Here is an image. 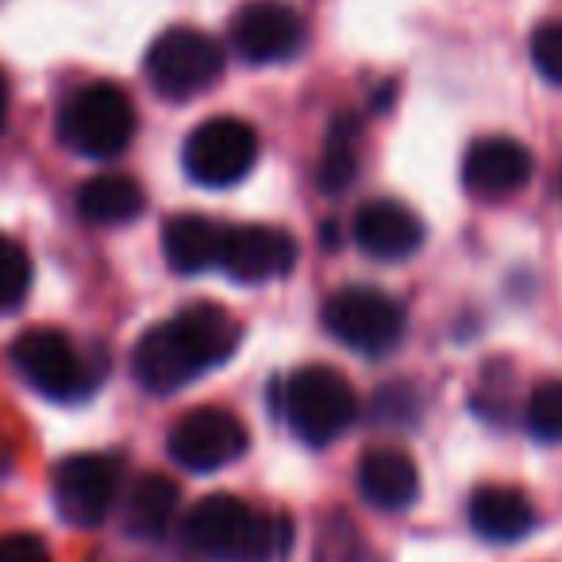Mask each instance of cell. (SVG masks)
<instances>
[{
	"label": "cell",
	"mask_w": 562,
	"mask_h": 562,
	"mask_svg": "<svg viewBox=\"0 0 562 562\" xmlns=\"http://www.w3.org/2000/svg\"><path fill=\"white\" fill-rule=\"evenodd\" d=\"M359 497L382 513H405L420 497V470L401 447H374L359 459Z\"/></svg>",
	"instance_id": "obj_15"
},
{
	"label": "cell",
	"mask_w": 562,
	"mask_h": 562,
	"mask_svg": "<svg viewBox=\"0 0 562 562\" xmlns=\"http://www.w3.org/2000/svg\"><path fill=\"white\" fill-rule=\"evenodd\" d=\"M528 431L543 443H562V382H543L531 390L524 408Z\"/></svg>",
	"instance_id": "obj_22"
},
{
	"label": "cell",
	"mask_w": 562,
	"mask_h": 562,
	"mask_svg": "<svg viewBox=\"0 0 562 562\" xmlns=\"http://www.w3.org/2000/svg\"><path fill=\"white\" fill-rule=\"evenodd\" d=\"M32 293V258L12 235L0 232V313H16Z\"/></svg>",
	"instance_id": "obj_21"
},
{
	"label": "cell",
	"mask_w": 562,
	"mask_h": 562,
	"mask_svg": "<svg viewBox=\"0 0 562 562\" xmlns=\"http://www.w3.org/2000/svg\"><path fill=\"white\" fill-rule=\"evenodd\" d=\"M135 135V104L116 81L81 86L58 112V139L86 158H120Z\"/></svg>",
	"instance_id": "obj_5"
},
{
	"label": "cell",
	"mask_w": 562,
	"mask_h": 562,
	"mask_svg": "<svg viewBox=\"0 0 562 562\" xmlns=\"http://www.w3.org/2000/svg\"><path fill=\"white\" fill-rule=\"evenodd\" d=\"M181 539L212 562H273L290 551L293 524L281 513H262L235 493H209L181 520Z\"/></svg>",
	"instance_id": "obj_2"
},
{
	"label": "cell",
	"mask_w": 562,
	"mask_h": 562,
	"mask_svg": "<svg viewBox=\"0 0 562 562\" xmlns=\"http://www.w3.org/2000/svg\"><path fill=\"white\" fill-rule=\"evenodd\" d=\"M12 367L40 397L58 405H78L101 390L109 362L101 351H81L58 328H27L12 339Z\"/></svg>",
	"instance_id": "obj_3"
},
{
	"label": "cell",
	"mask_w": 562,
	"mask_h": 562,
	"mask_svg": "<svg viewBox=\"0 0 562 562\" xmlns=\"http://www.w3.org/2000/svg\"><path fill=\"white\" fill-rule=\"evenodd\" d=\"M359 120L355 116H339L328 132V143H324V155H321V170H316V181L328 196L347 193L359 173Z\"/></svg>",
	"instance_id": "obj_20"
},
{
	"label": "cell",
	"mask_w": 562,
	"mask_h": 562,
	"mask_svg": "<svg viewBox=\"0 0 562 562\" xmlns=\"http://www.w3.org/2000/svg\"><path fill=\"white\" fill-rule=\"evenodd\" d=\"M355 243L367 250L370 258L382 262H401V258L416 255L424 243V224L408 204L378 196L367 201L355 216Z\"/></svg>",
	"instance_id": "obj_14"
},
{
	"label": "cell",
	"mask_w": 562,
	"mask_h": 562,
	"mask_svg": "<svg viewBox=\"0 0 562 562\" xmlns=\"http://www.w3.org/2000/svg\"><path fill=\"white\" fill-rule=\"evenodd\" d=\"M536 173V158L513 135H485L470 143L462 158V186L477 201H505L516 196Z\"/></svg>",
	"instance_id": "obj_12"
},
{
	"label": "cell",
	"mask_w": 562,
	"mask_h": 562,
	"mask_svg": "<svg viewBox=\"0 0 562 562\" xmlns=\"http://www.w3.org/2000/svg\"><path fill=\"white\" fill-rule=\"evenodd\" d=\"M324 328L359 355H390L405 336V308L382 290L351 285L324 301Z\"/></svg>",
	"instance_id": "obj_7"
},
{
	"label": "cell",
	"mask_w": 562,
	"mask_h": 562,
	"mask_svg": "<svg viewBox=\"0 0 562 562\" xmlns=\"http://www.w3.org/2000/svg\"><path fill=\"white\" fill-rule=\"evenodd\" d=\"M143 204H147V196L132 173H101L78 189V216L97 227L132 224L143 212Z\"/></svg>",
	"instance_id": "obj_19"
},
{
	"label": "cell",
	"mask_w": 562,
	"mask_h": 562,
	"mask_svg": "<svg viewBox=\"0 0 562 562\" xmlns=\"http://www.w3.org/2000/svg\"><path fill=\"white\" fill-rule=\"evenodd\" d=\"M232 47L247 58L250 66H278L290 63L305 47V24L301 16L281 4V0H250L232 16Z\"/></svg>",
	"instance_id": "obj_11"
},
{
	"label": "cell",
	"mask_w": 562,
	"mask_h": 562,
	"mask_svg": "<svg viewBox=\"0 0 562 562\" xmlns=\"http://www.w3.org/2000/svg\"><path fill=\"white\" fill-rule=\"evenodd\" d=\"M239 347V324L220 305H189L155 324L135 344V382L150 393H178L212 367L227 362Z\"/></svg>",
	"instance_id": "obj_1"
},
{
	"label": "cell",
	"mask_w": 562,
	"mask_h": 562,
	"mask_svg": "<svg viewBox=\"0 0 562 562\" xmlns=\"http://www.w3.org/2000/svg\"><path fill=\"white\" fill-rule=\"evenodd\" d=\"M4 124H9V78L0 74V135H4Z\"/></svg>",
	"instance_id": "obj_25"
},
{
	"label": "cell",
	"mask_w": 562,
	"mask_h": 562,
	"mask_svg": "<svg viewBox=\"0 0 562 562\" xmlns=\"http://www.w3.org/2000/svg\"><path fill=\"white\" fill-rule=\"evenodd\" d=\"M297 266V239L281 227L243 224L227 227L220 270L239 285H262V281L285 278Z\"/></svg>",
	"instance_id": "obj_13"
},
{
	"label": "cell",
	"mask_w": 562,
	"mask_h": 562,
	"mask_svg": "<svg viewBox=\"0 0 562 562\" xmlns=\"http://www.w3.org/2000/svg\"><path fill=\"white\" fill-rule=\"evenodd\" d=\"M224 239L227 227L212 216H201V212H181L162 224V255L170 270L178 273H204L220 266Z\"/></svg>",
	"instance_id": "obj_16"
},
{
	"label": "cell",
	"mask_w": 562,
	"mask_h": 562,
	"mask_svg": "<svg viewBox=\"0 0 562 562\" xmlns=\"http://www.w3.org/2000/svg\"><path fill=\"white\" fill-rule=\"evenodd\" d=\"M181 513V490L166 474H143L124 497V528L135 539H162Z\"/></svg>",
	"instance_id": "obj_18"
},
{
	"label": "cell",
	"mask_w": 562,
	"mask_h": 562,
	"mask_svg": "<svg viewBox=\"0 0 562 562\" xmlns=\"http://www.w3.org/2000/svg\"><path fill=\"white\" fill-rule=\"evenodd\" d=\"M278 413L293 428V436L308 447H328L344 436L359 416V393L339 370L331 367H301L293 370L278 390Z\"/></svg>",
	"instance_id": "obj_4"
},
{
	"label": "cell",
	"mask_w": 562,
	"mask_h": 562,
	"mask_svg": "<svg viewBox=\"0 0 562 562\" xmlns=\"http://www.w3.org/2000/svg\"><path fill=\"white\" fill-rule=\"evenodd\" d=\"M467 513L485 543H516L536 528V508L516 485H477Z\"/></svg>",
	"instance_id": "obj_17"
},
{
	"label": "cell",
	"mask_w": 562,
	"mask_h": 562,
	"mask_svg": "<svg viewBox=\"0 0 562 562\" xmlns=\"http://www.w3.org/2000/svg\"><path fill=\"white\" fill-rule=\"evenodd\" d=\"M166 451L189 474H216L247 451V428L232 408H193L170 428Z\"/></svg>",
	"instance_id": "obj_10"
},
{
	"label": "cell",
	"mask_w": 562,
	"mask_h": 562,
	"mask_svg": "<svg viewBox=\"0 0 562 562\" xmlns=\"http://www.w3.org/2000/svg\"><path fill=\"white\" fill-rule=\"evenodd\" d=\"M258 158V135L247 120L235 116H216L204 120L189 132L186 147H181V162L186 173L196 186L209 189H227L239 186Z\"/></svg>",
	"instance_id": "obj_9"
},
{
	"label": "cell",
	"mask_w": 562,
	"mask_h": 562,
	"mask_svg": "<svg viewBox=\"0 0 562 562\" xmlns=\"http://www.w3.org/2000/svg\"><path fill=\"white\" fill-rule=\"evenodd\" d=\"M147 81L166 101H193L224 78V47L201 27H166L143 58Z\"/></svg>",
	"instance_id": "obj_6"
},
{
	"label": "cell",
	"mask_w": 562,
	"mask_h": 562,
	"mask_svg": "<svg viewBox=\"0 0 562 562\" xmlns=\"http://www.w3.org/2000/svg\"><path fill=\"white\" fill-rule=\"evenodd\" d=\"M531 66L551 86H562V20H547L531 32Z\"/></svg>",
	"instance_id": "obj_23"
},
{
	"label": "cell",
	"mask_w": 562,
	"mask_h": 562,
	"mask_svg": "<svg viewBox=\"0 0 562 562\" xmlns=\"http://www.w3.org/2000/svg\"><path fill=\"white\" fill-rule=\"evenodd\" d=\"M55 513L70 528H101L120 497V459L101 451L66 454L50 477Z\"/></svg>",
	"instance_id": "obj_8"
},
{
	"label": "cell",
	"mask_w": 562,
	"mask_h": 562,
	"mask_svg": "<svg viewBox=\"0 0 562 562\" xmlns=\"http://www.w3.org/2000/svg\"><path fill=\"white\" fill-rule=\"evenodd\" d=\"M0 562H55V559H50L47 539L32 536V531H9V536H0Z\"/></svg>",
	"instance_id": "obj_24"
}]
</instances>
